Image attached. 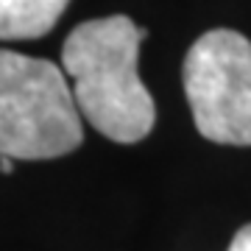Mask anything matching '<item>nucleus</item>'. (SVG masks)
I'll return each mask as SVG.
<instances>
[{
    "mask_svg": "<svg viewBox=\"0 0 251 251\" xmlns=\"http://www.w3.org/2000/svg\"><path fill=\"white\" fill-rule=\"evenodd\" d=\"M145 34L126 14H112L75 25L62 48V67L73 78L81 117L123 145L145 140L156 120L151 92L137 75Z\"/></svg>",
    "mask_w": 251,
    "mask_h": 251,
    "instance_id": "nucleus-1",
    "label": "nucleus"
},
{
    "mask_svg": "<svg viewBox=\"0 0 251 251\" xmlns=\"http://www.w3.org/2000/svg\"><path fill=\"white\" fill-rule=\"evenodd\" d=\"M84 140L81 112L48 59L0 50V156L56 159Z\"/></svg>",
    "mask_w": 251,
    "mask_h": 251,
    "instance_id": "nucleus-2",
    "label": "nucleus"
},
{
    "mask_svg": "<svg viewBox=\"0 0 251 251\" xmlns=\"http://www.w3.org/2000/svg\"><path fill=\"white\" fill-rule=\"evenodd\" d=\"M184 95L198 134L221 145H251V42L215 28L184 59Z\"/></svg>",
    "mask_w": 251,
    "mask_h": 251,
    "instance_id": "nucleus-3",
    "label": "nucleus"
},
{
    "mask_svg": "<svg viewBox=\"0 0 251 251\" xmlns=\"http://www.w3.org/2000/svg\"><path fill=\"white\" fill-rule=\"evenodd\" d=\"M70 0H0V39H39L59 23Z\"/></svg>",
    "mask_w": 251,
    "mask_h": 251,
    "instance_id": "nucleus-4",
    "label": "nucleus"
},
{
    "mask_svg": "<svg viewBox=\"0 0 251 251\" xmlns=\"http://www.w3.org/2000/svg\"><path fill=\"white\" fill-rule=\"evenodd\" d=\"M229 251H251V224H246L240 232L232 237V246Z\"/></svg>",
    "mask_w": 251,
    "mask_h": 251,
    "instance_id": "nucleus-5",
    "label": "nucleus"
},
{
    "mask_svg": "<svg viewBox=\"0 0 251 251\" xmlns=\"http://www.w3.org/2000/svg\"><path fill=\"white\" fill-rule=\"evenodd\" d=\"M14 171V159L11 156H0V173H11Z\"/></svg>",
    "mask_w": 251,
    "mask_h": 251,
    "instance_id": "nucleus-6",
    "label": "nucleus"
}]
</instances>
